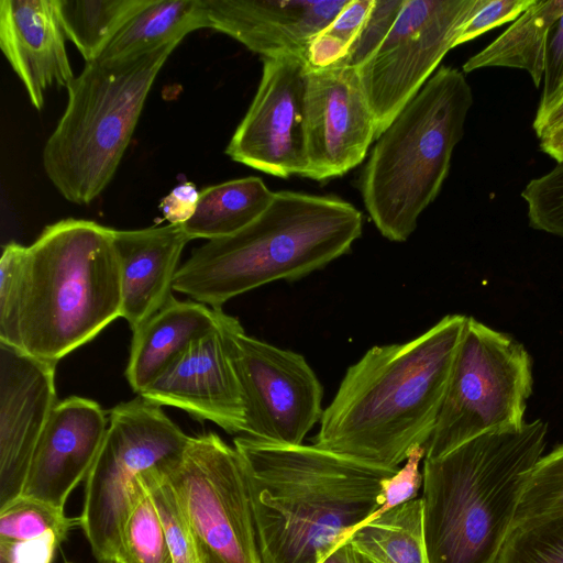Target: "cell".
<instances>
[{"instance_id": "1", "label": "cell", "mask_w": 563, "mask_h": 563, "mask_svg": "<svg viewBox=\"0 0 563 563\" xmlns=\"http://www.w3.org/2000/svg\"><path fill=\"white\" fill-rule=\"evenodd\" d=\"M466 321L467 316L448 314L408 342L367 350L323 410L313 445L399 468L434 430Z\"/></svg>"}, {"instance_id": "2", "label": "cell", "mask_w": 563, "mask_h": 563, "mask_svg": "<svg viewBox=\"0 0 563 563\" xmlns=\"http://www.w3.org/2000/svg\"><path fill=\"white\" fill-rule=\"evenodd\" d=\"M247 478L261 563H321L384 504L399 468L368 465L316 445L233 440Z\"/></svg>"}, {"instance_id": "3", "label": "cell", "mask_w": 563, "mask_h": 563, "mask_svg": "<svg viewBox=\"0 0 563 563\" xmlns=\"http://www.w3.org/2000/svg\"><path fill=\"white\" fill-rule=\"evenodd\" d=\"M547 433V422L538 419L423 460L430 563H497L527 482L543 456Z\"/></svg>"}, {"instance_id": "4", "label": "cell", "mask_w": 563, "mask_h": 563, "mask_svg": "<svg viewBox=\"0 0 563 563\" xmlns=\"http://www.w3.org/2000/svg\"><path fill=\"white\" fill-rule=\"evenodd\" d=\"M362 229V213L344 199L274 191L267 209L246 228L194 249L173 289L222 309L250 290L323 268L351 250Z\"/></svg>"}, {"instance_id": "5", "label": "cell", "mask_w": 563, "mask_h": 563, "mask_svg": "<svg viewBox=\"0 0 563 563\" xmlns=\"http://www.w3.org/2000/svg\"><path fill=\"white\" fill-rule=\"evenodd\" d=\"M113 232L69 218L44 228L27 246L18 309L19 349L57 364L121 317Z\"/></svg>"}, {"instance_id": "6", "label": "cell", "mask_w": 563, "mask_h": 563, "mask_svg": "<svg viewBox=\"0 0 563 563\" xmlns=\"http://www.w3.org/2000/svg\"><path fill=\"white\" fill-rule=\"evenodd\" d=\"M472 104L464 74L441 66L376 140L360 190L387 240L405 242L438 197Z\"/></svg>"}, {"instance_id": "7", "label": "cell", "mask_w": 563, "mask_h": 563, "mask_svg": "<svg viewBox=\"0 0 563 563\" xmlns=\"http://www.w3.org/2000/svg\"><path fill=\"white\" fill-rule=\"evenodd\" d=\"M180 42L114 60L86 63L43 148L44 170L69 202L88 205L112 180L147 95Z\"/></svg>"}, {"instance_id": "8", "label": "cell", "mask_w": 563, "mask_h": 563, "mask_svg": "<svg viewBox=\"0 0 563 563\" xmlns=\"http://www.w3.org/2000/svg\"><path fill=\"white\" fill-rule=\"evenodd\" d=\"M532 386L525 345L467 317L424 459L443 456L488 432L520 428Z\"/></svg>"}, {"instance_id": "9", "label": "cell", "mask_w": 563, "mask_h": 563, "mask_svg": "<svg viewBox=\"0 0 563 563\" xmlns=\"http://www.w3.org/2000/svg\"><path fill=\"white\" fill-rule=\"evenodd\" d=\"M161 407L139 395L110 411L104 440L85 479L78 517L99 563L114 562L141 475L170 470L188 444L190 437Z\"/></svg>"}, {"instance_id": "10", "label": "cell", "mask_w": 563, "mask_h": 563, "mask_svg": "<svg viewBox=\"0 0 563 563\" xmlns=\"http://www.w3.org/2000/svg\"><path fill=\"white\" fill-rule=\"evenodd\" d=\"M166 475L199 563H261L249 483L234 446L214 432L190 437Z\"/></svg>"}, {"instance_id": "11", "label": "cell", "mask_w": 563, "mask_h": 563, "mask_svg": "<svg viewBox=\"0 0 563 563\" xmlns=\"http://www.w3.org/2000/svg\"><path fill=\"white\" fill-rule=\"evenodd\" d=\"M220 324L243 399V433L275 444H303L324 410L323 387L306 358L249 335L224 311Z\"/></svg>"}, {"instance_id": "12", "label": "cell", "mask_w": 563, "mask_h": 563, "mask_svg": "<svg viewBox=\"0 0 563 563\" xmlns=\"http://www.w3.org/2000/svg\"><path fill=\"white\" fill-rule=\"evenodd\" d=\"M484 0H406L393 27L357 73L376 140L419 92Z\"/></svg>"}, {"instance_id": "13", "label": "cell", "mask_w": 563, "mask_h": 563, "mask_svg": "<svg viewBox=\"0 0 563 563\" xmlns=\"http://www.w3.org/2000/svg\"><path fill=\"white\" fill-rule=\"evenodd\" d=\"M308 68L296 55L263 58L257 91L225 150L232 161L279 178L305 177Z\"/></svg>"}, {"instance_id": "14", "label": "cell", "mask_w": 563, "mask_h": 563, "mask_svg": "<svg viewBox=\"0 0 563 563\" xmlns=\"http://www.w3.org/2000/svg\"><path fill=\"white\" fill-rule=\"evenodd\" d=\"M305 125V177L318 181L341 177L363 162L376 141L377 126L355 67L309 66Z\"/></svg>"}, {"instance_id": "15", "label": "cell", "mask_w": 563, "mask_h": 563, "mask_svg": "<svg viewBox=\"0 0 563 563\" xmlns=\"http://www.w3.org/2000/svg\"><path fill=\"white\" fill-rule=\"evenodd\" d=\"M55 367L0 342V508L22 495L35 449L58 401Z\"/></svg>"}, {"instance_id": "16", "label": "cell", "mask_w": 563, "mask_h": 563, "mask_svg": "<svg viewBox=\"0 0 563 563\" xmlns=\"http://www.w3.org/2000/svg\"><path fill=\"white\" fill-rule=\"evenodd\" d=\"M140 396L211 421L229 433H243V399L220 322Z\"/></svg>"}, {"instance_id": "17", "label": "cell", "mask_w": 563, "mask_h": 563, "mask_svg": "<svg viewBox=\"0 0 563 563\" xmlns=\"http://www.w3.org/2000/svg\"><path fill=\"white\" fill-rule=\"evenodd\" d=\"M109 420L89 398L57 401L35 449L22 495L63 508L87 478L104 440Z\"/></svg>"}, {"instance_id": "18", "label": "cell", "mask_w": 563, "mask_h": 563, "mask_svg": "<svg viewBox=\"0 0 563 563\" xmlns=\"http://www.w3.org/2000/svg\"><path fill=\"white\" fill-rule=\"evenodd\" d=\"M349 0H203L208 27L222 32L263 58L307 59L314 36Z\"/></svg>"}, {"instance_id": "19", "label": "cell", "mask_w": 563, "mask_h": 563, "mask_svg": "<svg viewBox=\"0 0 563 563\" xmlns=\"http://www.w3.org/2000/svg\"><path fill=\"white\" fill-rule=\"evenodd\" d=\"M66 38L57 0L0 1V47L37 110L51 87L75 79Z\"/></svg>"}, {"instance_id": "20", "label": "cell", "mask_w": 563, "mask_h": 563, "mask_svg": "<svg viewBox=\"0 0 563 563\" xmlns=\"http://www.w3.org/2000/svg\"><path fill=\"white\" fill-rule=\"evenodd\" d=\"M122 312L132 332L159 311L174 296L179 260L190 241L181 224L139 230H115Z\"/></svg>"}, {"instance_id": "21", "label": "cell", "mask_w": 563, "mask_h": 563, "mask_svg": "<svg viewBox=\"0 0 563 563\" xmlns=\"http://www.w3.org/2000/svg\"><path fill=\"white\" fill-rule=\"evenodd\" d=\"M222 309L173 297L132 332L125 377L140 395L197 340L219 327Z\"/></svg>"}, {"instance_id": "22", "label": "cell", "mask_w": 563, "mask_h": 563, "mask_svg": "<svg viewBox=\"0 0 563 563\" xmlns=\"http://www.w3.org/2000/svg\"><path fill=\"white\" fill-rule=\"evenodd\" d=\"M562 15L563 0H534L500 36L470 57L463 71L483 67L523 69L538 88L543 79L548 40Z\"/></svg>"}, {"instance_id": "23", "label": "cell", "mask_w": 563, "mask_h": 563, "mask_svg": "<svg viewBox=\"0 0 563 563\" xmlns=\"http://www.w3.org/2000/svg\"><path fill=\"white\" fill-rule=\"evenodd\" d=\"M273 197L274 191L254 176L208 186L199 191L194 216L181 225L190 240L225 238L254 222Z\"/></svg>"}, {"instance_id": "24", "label": "cell", "mask_w": 563, "mask_h": 563, "mask_svg": "<svg viewBox=\"0 0 563 563\" xmlns=\"http://www.w3.org/2000/svg\"><path fill=\"white\" fill-rule=\"evenodd\" d=\"M208 27L203 0H152L114 36L99 59L136 56Z\"/></svg>"}, {"instance_id": "25", "label": "cell", "mask_w": 563, "mask_h": 563, "mask_svg": "<svg viewBox=\"0 0 563 563\" xmlns=\"http://www.w3.org/2000/svg\"><path fill=\"white\" fill-rule=\"evenodd\" d=\"M350 542L376 563H430L421 498L404 503L352 530Z\"/></svg>"}, {"instance_id": "26", "label": "cell", "mask_w": 563, "mask_h": 563, "mask_svg": "<svg viewBox=\"0 0 563 563\" xmlns=\"http://www.w3.org/2000/svg\"><path fill=\"white\" fill-rule=\"evenodd\" d=\"M152 0H57L66 37L86 63L100 58L121 29Z\"/></svg>"}, {"instance_id": "27", "label": "cell", "mask_w": 563, "mask_h": 563, "mask_svg": "<svg viewBox=\"0 0 563 563\" xmlns=\"http://www.w3.org/2000/svg\"><path fill=\"white\" fill-rule=\"evenodd\" d=\"M113 563H174L162 521L141 477Z\"/></svg>"}, {"instance_id": "28", "label": "cell", "mask_w": 563, "mask_h": 563, "mask_svg": "<svg viewBox=\"0 0 563 563\" xmlns=\"http://www.w3.org/2000/svg\"><path fill=\"white\" fill-rule=\"evenodd\" d=\"M563 514V444L534 466L520 498L512 529Z\"/></svg>"}, {"instance_id": "29", "label": "cell", "mask_w": 563, "mask_h": 563, "mask_svg": "<svg viewBox=\"0 0 563 563\" xmlns=\"http://www.w3.org/2000/svg\"><path fill=\"white\" fill-rule=\"evenodd\" d=\"M79 518H69L48 503L24 495L0 508V540L23 541L54 531L66 540Z\"/></svg>"}, {"instance_id": "30", "label": "cell", "mask_w": 563, "mask_h": 563, "mask_svg": "<svg viewBox=\"0 0 563 563\" xmlns=\"http://www.w3.org/2000/svg\"><path fill=\"white\" fill-rule=\"evenodd\" d=\"M497 563H563V514L512 529Z\"/></svg>"}, {"instance_id": "31", "label": "cell", "mask_w": 563, "mask_h": 563, "mask_svg": "<svg viewBox=\"0 0 563 563\" xmlns=\"http://www.w3.org/2000/svg\"><path fill=\"white\" fill-rule=\"evenodd\" d=\"M374 0H349L334 20L309 45L310 67L322 68L344 59L361 34Z\"/></svg>"}, {"instance_id": "32", "label": "cell", "mask_w": 563, "mask_h": 563, "mask_svg": "<svg viewBox=\"0 0 563 563\" xmlns=\"http://www.w3.org/2000/svg\"><path fill=\"white\" fill-rule=\"evenodd\" d=\"M169 471V470H168ZM165 470L141 475L163 525L174 563H199L195 542Z\"/></svg>"}, {"instance_id": "33", "label": "cell", "mask_w": 563, "mask_h": 563, "mask_svg": "<svg viewBox=\"0 0 563 563\" xmlns=\"http://www.w3.org/2000/svg\"><path fill=\"white\" fill-rule=\"evenodd\" d=\"M521 197L533 229L563 238V164L531 179Z\"/></svg>"}, {"instance_id": "34", "label": "cell", "mask_w": 563, "mask_h": 563, "mask_svg": "<svg viewBox=\"0 0 563 563\" xmlns=\"http://www.w3.org/2000/svg\"><path fill=\"white\" fill-rule=\"evenodd\" d=\"M27 246L9 242L0 258V342L19 349L18 309Z\"/></svg>"}, {"instance_id": "35", "label": "cell", "mask_w": 563, "mask_h": 563, "mask_svg": "<svg viewBox=\"0 0 563 563\" xmlns=\"http://www.w3.org/2000/svg\"><path fill=\"white\" fill-rule=\"evenodd\" d=\"M406 0H374L371 13L357 40L344 59L355 68L364 64L384 41L397 20Z\"/></svg>"}, {"instance_id": "36", "label": "cell", "mask_w": 563, "mask_h": 563, "mask_svg": "<svg viewBox=\"0 0 563 563\" xmlns=\"http://www.w3.org/2000/svg\"><path fill=\"white\" fill-rule=\"evenodd\" d=\"M533 2L534 0H484L462 27L455 46L517 20Z\"/></svg>"}, {"instance_id": "37", "label": "cell", "mask_w": 563, "mask_h": 563, "mask_svg": "<svg viewBox=\"0 0 563 563\" xmlns=\"http://www.w3.org/2000/svg\"><path fill=\"white\" fill-rule=\"evenodd\" d=\"M63 541L54 531L23 541L0 540V563H52Z\"/></svg>"}, {"instance_id": "38", "label": "cell", "mask_w": 563, "mask_h": 563, "mask_svg": "<svg viewBox=\"0 0 563 563\" xmlns=\"http://www.w3.org/2000/svg\"><path fill=\"white\" fill-rule=\"evenodd\" d=\"M544 85L538 110L543 109L563 81V15L554 24L545 49Z\"/></svg>"}, {"instance_id": "39", "label": "cell", "mask_w": 563, "mask_h": 563, "mask_svg": "<svg viewBox=\"0 0 563 563\" xmlns=\"http://www.w3.org/2000/svg\"><path fill=\"white\" fill-rule=\"evenodd\" d=\"M199 201V191L195 184L186 181L176 186L161 201L159 208L170 224H183L195 213Z\"/></svg>"}, {"instance_id": "40", "label": "cell", "mask_w": 563, "mask_h": 563, "mask_svg": "<svg viewBox=\"0 0 563 563\" xmlns=\"http://www.w3.org/2000/svg\"><path fill=\"white\" fill-rule=\"evenodd\" d=\"M563 125V97L544 114L536 117L533 130L539 139Z\"/></svg>"}, {"instance_id": "41", "label": "cell", "mask_w": 563, "mask_h": 563, "mask_svg": "<svg viewBox=\"0 0 563 563\" xmlns=\"http://www.w3.org/2000/svg\"><path fill=\"white\" fill-rule=\"evenodd\" d=\"M321 563H376L369 556L356 549L352 543L346 542L330 554Z\"/></svg>"}, {"instance_id": "42", "label": "cell", "mask_w": 563, "mask_h": 563, "mask_svg": "<svg viewBox=\"0 0 563 563\" xmlns=\"http://www.w3.org/2000/svg\"><path fill=\"white\" fill-rule=\"evenodd\" d=\"M540 147L558 164H563V125L543 135L540 139Z\"/></svg>"}, {"instance_id": "43", "label": "cell", "mask_w": 563, "mask_h": 563, "mask_svg": "<svg viewBox=\"0 0 563 563\" xmlns=\"http://www.w3.org/2000/svg\"><path fill=\"white\" fill-rule=\"evenodd\" d=\"M563 97V81L562 84L560 85V87L558 88L556 92L554 93V96L551 98V100L549 101V103L543 108V109H540L537 111V114L536 117H539V115H542L544 114L550 108H552L561 98Z\"/></svg>"}]
</instances>
